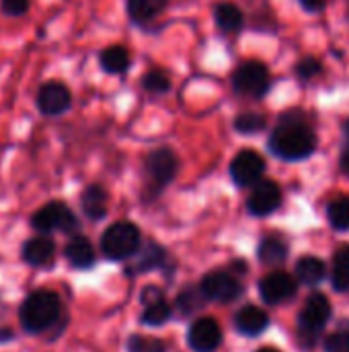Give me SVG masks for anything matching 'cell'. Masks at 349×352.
Wrapping results in <instances>:
<instances>
[{
    "mask_svg": "<svg viewBox=\"0 0 349 352\" xmlns=\"http://www.w3.org/2000/svg\"><path fill=\"white\" fill-rule=\"evenodd\" d=\"M267 148L282 161H304L317 151V134L304 111H284L267 138Z\"/></svg>",
    "mask_w": 349,
    "mask_h": 352,
    "instance_id": "6da1fadb",
    "label": "cell"
},
{
    "mask_svg": "<svg viewBox=\"0 0 349 352\" xmlns=\"http://www.w3.org/2000/svg\"><path fill=\"white\" fill-rule=\"evenodd\" d=\"M181 167L179 155L171 146H156L144 157V200H154L173 184Z\"/></svg>",
    "mask_w": 349,
    "mask_h": 352,
    "instance_id": "7a4b0ae2",
    "label": "cell"
},
{
    "mask_svg": "<svg viewBox=\"0 0 349 352\" xmlns=\"http://www.w3.org/2000/svg\"><path fill=\"white\" fill-rule=\"evenodd\" d=\"M230 87L243 99L261 101L272 89V72L261 60H245L230 74Z\"/></svg>",
    "mask_w": 349,
    "mask_h": 352,
    "instance_id": "3957f363",
    "label": "cell"
},
{
    "mask_svg": "<svg viewBox=\"0 0 349 352\" xmlns=\"http://www.w3.org/2000/svg\"><path fill=\"white\" fill-rule=\"evenodd\" d=\"M60 318V299L51 291L29 295L21 307V324L29 332H45Z\"/></svg>",
    "mask_w": 349,
    "mask_h": 352,
    "instance_id": "277c9868",
    "label": "cell"
},
{
    "mask_svg": "<svg viewBox=\"0 0 349 352\" xmlns=\"http://www.w3.org/2000/svg\"><path fill=\"white\" fill-rule=\"evenodd\" d=\"M140 229L130 221H119L107 227L101 237V250L109 260H128L140 250Z\"/></svg>",
    "mask_w": 349,
    "mask_h": 352,
    "instance_id": "5b68a950",
    "label": "cell"
},
{
    "mask_svg": "<svg viewBox=\"0 0 349 352\" xmlns=\"http://www.w3.org/2000/svg\"><path fill=\"white\" fill-rule=\"evenodd\" d=\"M331 318V305H329V299L325 295H319L315 293L313 297H309V301L304 303L300 316H298V334H300V340L306 344V346H313L327 322Z\"/></svg>",
    "mask_w": 349,
    "mask_h": 352,
    "instance_id": "8992f818",
    "label": "cell"
},
{
    "mask_svg": "<svg viewBox=\"0 0 349 352\" xmlns=\"http://www.w3.org/2000/svg\"><path fill=\"white\" fill-rule=\"evenodd\" d=\"M35 107L45 118H60L72 109V91L60 78H49L35 93Z\"/></svg>",
    "mask_w": 349,
    "mask_h": 352,
    "instance_id": "52a82bcc",
    "label": "cell"
},
{
    "mask_svg": "<svg viewBox=\"0 0 349 352\" xmlns=\"http://www.w3.org/2000/svg\"><path fill=\"white\" fill-rule=\"evenodd\" d=\"M31 227L39 233H70L78 227V219L76 214L70 210L68 204L53 200L43 204L33 217H31Z\"/></svg>",
    "mask_w": 349,
    "mask_h": 352,
    "instance_id": "ba28073f",
    "label": "cell"
},
{
    "mask_svg": "<svg viewBox=\"0 0 349 352\" xmlns=\"http://www.w3.org/2000/svg\"><path fill=\"white\" fill-rule=\"evenodd\" d=\"M230 177L239 188H251L259 179H263L265 173V159L253 151V148H243L239 151L232 161H230Z\"/></svg>",
    "mask_w": 349,
    "mask_h": 352,
    "instance_id": "9c48e42d",
    "label": "cell"
},
{
    "mask_svg": "<svg viewBox=\"0 0 349 352\" xmlns=\"http://www.w3.org/2000/svg\"><path fill=\"white\" fill-rule=\"evenodd\" d=\"M200 291L204 299L216 303H232L243 295L241 283L228 272H210L208 276H204Z\"/></svg>",
    "mask_w": 349,
    "mask_h": 352,
    "instance_id": "30bf717a",
    "label": "cell"
},
{
    "mask_svg": "<svg viewBox=\"0 0 349 352\" xmlns=\"http://www.w3.org/2000/svg\"><path fill=\"white\" fill-rule=\"evenodd\" d=\"M251 194L247 200V210L253 217H267L276 212L282 204V188L274 179H259L251 186Z\"/></svg>",
    "mask_w": 349,
    "mask_h": 352,
    "instance_id": "8fae6325",
    "label": "cell"
},
{
    "mask_svg": "<svg viewBox=\"0 0 349 352\" xmlns=\"http://www.w3.org/2000/svg\"><path fill=\"white\" fill-rule=\"evenodd\" d=\"M259 293L265 303L280 305L296 295V280L286 272H272L259 283Z\"/></svg>",
    "mask_w": 349,
    "mask_h": 352,
    "instance_id": "7c38bea8",
    "label": "cell"
},
{
    "mask_svg": "<svg viewBox=\"0 0 349 352\" xmlns=\"http://www.w3.org/2000/svg\"><path fill=\"white\" fill-rule=\"evenodd\" d=\"M222 342V330L216 320L202 318L189 328V346L195 352H214Z\"/></svg>",
    "mask_w": 349,
    "mask_h": 352,
    "instance_id": "4fadbf2b",
    "label": "cell"
},
{
    "mask_svg": "<svg viewBox=\"0 0 349 352\" xmlns=\"http://www.w3.org/2000/svg\"><path fill=\"white\" fill-rule=\"evenodd\" d=\"M169 6V0H125V12L132 25L148 27Z\"/></svg>",
    "mask_w": 349,
    "mask_h": 352,
    "instance_id": "5bb4252c",
    "label": "cell"
},
{
    "mask_svg": "<svg viewBox=\"0 0 349 352\" xmlns=\"http://www.w3.org/2000/svg\"><path fill=\"white\" fill-rule=\"evenodd\" d=\"M144 311H142V322L148 326H160L171 318V305L167 303L165 295L156 287H148L142 295Z\"/></svg>",
    "mask_w": 349,
    "mask_h": 352,
    "instance_id": "9a60e30c",
    "label": "cell"
},
{
    "mask_svg": "<svg viewBox=\"0 0 349 352\" xmlns=\"http://www.w3.org/2000/svg\"><path fill=\"white\" fill-rule=\"evenodd\" d=\"M99 68L105 74L119 76L125 74L132 68V54L125 45L121 43H111L99 54Z\"/></svg>",
    "mask_w": 349,
    "mask_h": 352,
    "instance_id": "2e32d148",
    "label": "cell"
},
{
    "mask_svg": "<svg viewBox=\"0 0 349 352\" xmlns=\"http://www.w3.org/2000/svg\"><path fill=\"white\" fill-rule=\"evenodd\" d=\"M80 206L91 221H101L109 212V192L101 184H91L80 194Z\"/></svg>",
    "mask_w": 349,
    "mask_h": 352,
    "instance_id": "e0dca14e",
    "label": "cell"
},
{
    "mask_svg": "<svg viewBox=\"0 0 349 352\" xmlns=\"http://www.w3.org/2000/svg\"><path fill=\"white\" fill-rule=\"evenodd\" d=\"M214 23L220 33L234 35L245 27V12L234 2H218L214 6Z\"/></svg>",
    "mask_w": 349,
    "mask_h": 352,
    "instance_id": "ac0fdd59",
    "label": "cell"
},
{
    "mask_svg": "<svg viewBox=\"0 0 349 352\" xmlns=\"http://www.w3.org/2000/svg\"><path fill=\"white\" fill-rule=\"evenodd\" d=\"M165 260H167V252L160 245L146 243L142 250H138L132 256V264L128 266V272H132V274H144V272H150V270L163 266Z\"/></svg>",
    "mask_w": 349,
    "mask_h": 352,
    "instance_id": "d6986e66",
    "label": "cell"
},
{
    "mask_svg": "<svg viewBox=\"0 0 349 352\" xmlns=\"http://www.w3.org/2000/svg\"><path fill=\"white\" fill-rule=\"evenodd\" d=\"M234 324H237V330L245 336H257L261 334L267 324H269V318L263 309L255 307V305H247L243 307L237 318H234Z\"/></svg>",
    "mask_w": 349,
    "mask_h": 352,
    "instance_id": "ffe728a7",
    "label": "cell"
},
{
    "mask_svg": "<svg viewBox=\"0 0 349 352\" xmlns=\"http://www.w3.org/2000/svg\"><path fill=\"white\" fill-rule=\"evenodd\" d=\"M56 245L47 237H33L23 248V258L31 266H47L53 262Z\"/></svg>",
    "mask_w": 349,
    "mask_h": 352,
    "instance_id": "44dd1931",
    "label": "cell"
},
{
    "mask_svg": "<svg viewBox=\"0 0 349 352\" xmlns=\"http://www.w3.org/2000/svg\"><path fill=\"white\" fill-rule=\"evenodd\" d=\"M64 256L74 268H88L95 264V248L91 245V241L86 237L70 239L64 250Z\"/></svg>",
    "mask_w": 349,
    "mask_h": 352,
    "instance_id": "7402d4cb",
    "label": "cell"
},
{
    "mask_svg": "<svg viewBox=\"0 0 349 352\" xmlns=\"http://www.w3.org/2000/svg\"><path fill=\"white\" fill-rule=\"evenodd\" d=\"M140 85L142 89L148 93V95H154V97H160V95H167L171 93L173 89V78L167 70L163 68H150L142 74L140 78Z\"/></svg>",
    "mask_w": 349,
    "mask_h": 352,
    "instance_id": "603a6c76",
    "label": "cell"
},
{
    "mask_svg": "<svg viewBox=\"0 0 349 352\" xmlns=\"http://www.w3.org/2000/svg\"><path fill=\"white\" fill-rule=\"evenodd\" d=\"M232 128L237 134L253 136V134H259L267 128V118L263 113H257V111H243L232 120Z\"/></svg>",
    "mask_w": 349,
    "mask_h": 352,
    "instance_id": "cb8c5ba5",
    "label": "cell"
},
{
    "mask_svg": "<svg viewBox=\"0 0 349 352\" xmlns=\"http://www.w3.org/2000/svg\"><path fill=\"white\" fill-rule=\"evenodd\" d=\"M296 274L298 278L304 283V285H319L325 274H327V268L323 264V260L315 258V256H306L302 260H298L296 264Z\"/></svg>",
    "mask_w": 349,
    "mask_h": 352,
    "instance_id": "d4e9b609",
    "label": "cell"
},
{
    "mask_svg": "<svg viewBox=\"0 0 349 352\" xmlns=\"http://www.w3.org/2000/svg\"><path fill=\"white\" fill-rule=\"evenodd\" d=\"M333 287L335 291H349V245H344L335 252Z\"/></svg>",
    "mask_w": 349,
    "mask_h": 352,
    "instance_id": "484cf974",
    "label": "cell"
},
{
    "mask_svg": "<svg viewBox=\"0 0 349 352\" xmlns=\"http://www.w3.org/2000/svg\"><path fill=\"white\" fill-rule=\"evenodd\" d=\"M288 256V248L278 237H267L259 245V260L263 264H282Z\"/></svg>",
    "mask_w": 349,
    "mask_h": 352,
    "instance_id": "4316f807",
    "label": "cell"
},
{
    "mask_svg": "<svg viewBox=\"0 0 349 352\" xmlns=\"http://www.w3.org/2000/svg\"><path fill=\"white\" fill-rule=\"evenodd\" d=\"M329 223L337 231H349V198H337L329 204Z\"/></svg>",
    "mask_w": 349,
    "mask_h": 352,
    "instance_id": "83f0119b",
    "label": "cell"
},
{
    "mask_svg": "<svg viewBox=\"0 0 349 352\" xmlns=\"http://www.w3.org/2000/svg\"><path fill=\"white\" fill-rule=\"evenodd\" d=\"M321 72H323V64L317 58H313V56H306V58L296 62V76L302 82H309V80L317 78Z\"/></svg>",
    "mask_w": 349,
    "mask_h": 352,
    "instance_id": "f1b7e54d",
    "label": "cell"
},
{
    "mask_svg": "<svg viewBox=\"0 0 349 352\" xmlns=\"http://www.w3.org/2000/svg\"><path fill=\"white\" fill-rule=\"evenodd\" d=\"M130 352H165V344L158 338H148V336H132L128 342Z\"/></svg>",
    "mask_w": 349,
    "mask_h": 352,
    "instance_id": "f546056e",
    "label": "cell"
},
{
    "mask_svg": "<svg viewBox=\"0 0 349 352\" xmlns=\"http://www.w3.org/2000/svg\"><path fill=\"white\" fill-rule=\"evenodd\" d=\"M202 303H204V295L200 289H185L177 301V305L183 314H193L197 307H202Z\"/></svg>",
    "mask_w": 349,
    "mask_h": 352,
    "instance_id": "4dcf8cb0",
    "label": "cell"
},
{
    "mask_svg": "<svg viewBox=\"0 0 349 352\" xmlns=\"http://www.w3.org/2000/svg\"><path fill=\"white\" fill-rule=\"evenodd\" d=\"M31 8V0H0V12L4 16H25Z\"/></svg>",
    "mask_w": 349,
    "mask_h": 352,
    "instance_id": "1f68e13d",
    "label": "cell"
},
{
    "mask_svg": "<svg viewBox=\"0 0 349 352\" xmlns=\"http://www.w3.org/2000/svg\"><path fill=\"white\" fill-rule=\"evenodd\" d=\"M327 352H349V334L348 332H335L325 342Z\"/></svg>",
    "mask_w": 349,
    "mask_h": 352,
    "instance_id": "d6a6232c",
    "label": "cell"
},
{
    "mask_svg": "<svg viewBox=\"0 0 349 352\" xmlns=\"http://www.w3.org/2000/svg\"><path fill=\"white\" fill-rule=\"evenodd\" d=\"M339 169L349 175V120L344 122V151L339 157Z\"/></svg>",
    "mask_w": 349,
    "mask_h": 352,
    "instance_id": "836d02e7",
    "label": "cell"
},
{
    "mask_svg": "<svg viewBox=\"0 0 349 352\" xmlns=\"http://www.w3.org/2000/svg\"><path fill=\"white\" fill-rule=\"evenodd\" d=\"M300 6L306 12H321L327 6V0H300Z\"/></svg>",
    "mask_w": 349,
    "mask_h": 352,
    "instance_id": "e575fe53",
    "label": "cell"
},
{
    "mask_svg": "<svg viewBox=\"0 0 349 352\" xmlns=\"http://www.w3.org/2000/svg\"><path fill=\"white\" fill-rule=\"evenodd\" d=\"M257 352H278V351H274V349H261V351H257Z\"/></svg>",
    "mask_w": 349,
    "mask_h": 352,
    "instance_id": "d590c367",
    "label": "cell"
}]
</instances>
